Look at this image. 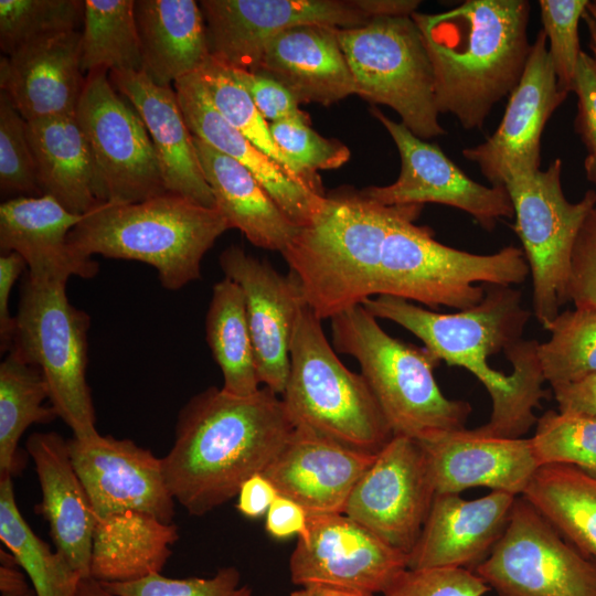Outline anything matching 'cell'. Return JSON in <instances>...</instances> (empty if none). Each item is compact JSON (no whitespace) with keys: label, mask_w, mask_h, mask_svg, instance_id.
<instances>
[{"label":"cell","mask_w":596,"mask_h":596,"mask_svg":"<svg viewBox=\"0 0 596 596\" xmlns=\"http://www.w3.org/2000/svg\"><path fill=\"white\" fill-rule=\"evenodd\" d=\"M84 215L68 211L49 194L11 198L0 205L1 253H18L26 274L35 279L93 278L98 264L67 241Z\"/></svg>","instance_id":"25"},{"label":"cell","mask_w":596,"mask_h":596,"mask_svg":"<svg viewBox=\"0 0 596 596\" xmlns=\"http://www.w3.org/2000/svg\"><path fill=\"white\" fill-rule=\"evenodd\" d=\"M558 412L596 417V374L552 387Z\"/></svg>","instance_id":"54"},{"label":"cell","mask_w":596,"mask_h":596,"mask_svg":"<svg viewBox=\"0 0 596 596\" xmlns=\"http://www.w3.org/2000/svg\"><path fill=\"white\" fill-rule=\"evenodd\" d=\"M231 225L217 207L166 192L127 204L100 203L68 235L83 255L150 265L161 286L178 290L201 278L206 252Z\"/></svg>","instance_id":"4"},{"label":"cell","mask_w":596,"mask_h":596,"mask_svg":"<svg viewBox=\"0 0 596 596\" xmlns=\"http://www.w3.org/2000/svg\"><path fill=\"white\" fill-rule=\"evenodd\" d=\"M596 38L590 35L593 56L582 51L572 92L577 96V114L574 129L584 143L588 156H596Z\"/></svg>","instance_id":"50"},{"label":"cell","mask_w":596,"mask_h":596,"mask_svg":"<svg viewBox=\"0 0 596 596\" xmlns=\"http://www.w3.org/2000/svg\"><path fill=\"white\" fill-rule=\"evenodd\" d=\"M86 74L75 116L86 137L102 203L127 204L167 192L148 130L135 107L109 81Z\"/></svg>","instance_id":"12"},{"label":"cell","mask_w":596,"mask_h":596,"mask_svg":"<svg viewBox=\"0 0 596 596\" xmlns=\"http://www.w3.org/2000/svg\"><path fill=\"white\" fill-rule=\"evenodd\" d=\"M49 389L42 372L13 351L0 364V478L13 477L18 443L33 424H47L57 416L45 406Z\"/></svg>","instance_id":"37"},{"label":"cell","mask_w":596,"mask_h":596,"mask_svg":"<svg viewBox=\"0 0 596 596\" xmlns=\"http://www.w3.org/2000/svg\"><path fill=\"white\" fill-rule=\"evenodd\" d=\"M225 277L242 289L260 384L283 395L290 370V344L307 305L298 280L267 260L232 245L220 255Z\"/></svg>","instance_id":"20"},{"label":"cell","mask_w":596,"mask_h":596,"mask_svg":"<svg viewBox=\"0 0 596 596\" xmlns=\"http://www.w3.org/2000/svg\"><path fill=\"white\" fill-rule=\"evenodd\" d=\"M42 492L38 511L56 546L81 574L91 577L95 514L77 476L67 440L54 432L34 433L26 440Z\"/></svg>","instance_id":"29"},{"label":"cell","mask_w":596,"mask_h":596,"mask_svg":"<svg viewBox=\"0 0 596 596\" xmlns=\"http://www.w3.org/2000/svg\"><path fill=\"white\" fill-rule=\"evenodd\" d=\"M215 206L255 246L283 253L300 231L258 180L241 163L193 136Z\"/></svg>","instance_id":"30"},{"label":"cell","mask_w":596,"mask_h":596,"mask_svg":"<svg viewBox=\"0 0 596 596\" xmlns=\"http://www.w3.org/2000/svg\"><path fill=\"white\" fill-rule=\"evenodd\" d=\"M306 305L290 344V370L283 401L295 427L343 446L377 454L393 432L362 374L339 360Z\"/></svg>","instance_id":"8"},{"label":"cell","mask_w":596,"mask_h":596,"mask_svg":"<svg viewBox=\"0 0 596 596\" xmlns=\"http://www.w3.org/2000/svg\"><path fill=\"white\" fill-rule=\"evenodd\" d=\"M338 36L356 95L394 109L423 140L446 134L438 120L432 64L412 15L375 18L339 29Z\"/></svg>","instance_id":"10"},{"label":"cell","mask_w":596,"mask_h":596,"mask_svg":"<svg viewBox=\"0 0 596 596\" xmlns=\"http://www.w3.org/2000/svg\"><path fill=\"white\" fill-rule=\"evenodd\" d=\"M587 28L596 36V1H589L583 15Z\"/></svg>","instance_id":"58"},{"label":"cell","mask_w":596,"mask_h":596,"mask_svg":"<svg viewBox=\"0 0 596 596\" xmlns=\"http://www.w3.org/2000/svg\"><path fill=\"white\" fill-rule=\"evenodd\" d=\"M29 587L25 575L20 571L15 557L10 552L0 551V593L1 596H24Z\"/></svg>","instance_id":"55"},{"label":"cell","mask_w":596,"mask_h":596,"mask_svg":"<svg viewBox=\"0 0 596 596\" xmlns=\"http://www.w3.org/2000/svg\"><path fill=\"white\" fill-rule=\"evenodd\" d=\"M560 91L544 31H538L522 77L509 95L496 131L462 150L490 185L504 187L517 175L540 170L541 137L553 113L566 99Z\"/></svg>","instance_id":"18"},{"label":"cell","mask_w":596,"mask_h":596,"mask_svg":"<svg viewBox=\"0 0 596 596\" xmlns=\"http://www.w3.org/2000/svg\"><path fill=\"white\" fill-rule=\"evenodd\" d=\"M206 342L223 374L224 392L249 396L260 387L241 287L224 277L213 286L205 319Z\"/></svg>","instance_id":"35"},{"label":"cell","mask_w":596,"mask_h":596,"mask_svg":"<svg viewBox=\"0 0 596 596\" xmlns=\"http://www.w3.org/2000/svg\"><path fill=\"white\" fill-rule=\"evenodd\" d=\"M220 115L299 184L318 194L277 147L270 125L232 68L210 55L196 72ZM320 195V194H318ZM322 196V195H321Z\"/></svg>","instance_id":"39"},{"label":"cell","mask_w":596,"mask_h":596,"mask_svg":"<svg viewBox=\"0 0 596 596\" xmlns=\"http://www.w3.org/2000/svg\"><path fill=\"white\" fill-rule=\"evenodd\" d=\"M83 24V73L142 72L135 0H84Z\"/></svg>","instance_id":"38"},{"label":"cell","mask_w":596,"mask_h":596,"mask_svg":"<svg viewBox=\"0 0 596 596\" xmlns=\"http://www.w3.org/2000/svg\"><path fill=\"white\" fill-rule=\"evenodd\" d=\"M490 590L473 571L459 567L405 570L383 596H482Z\"/></svg>","instance_id":"47"},{"label":"cell","mask_w":596,"mask_h":596,"mask_svg":"<svg viewBox=\"0 0 596 596\" xmlns=\"http://www.w3.org/2000/svg\"><path fill=\"white\" fill-rule=\"evenodd\" d=\"M531 3L467 0L440 13L415 12L432 64L439 114L466 130L481 129L493 106L511 94L524 72Z\"/></svg>","instance_id":"3"},{"label":"cell","mask_w":596,"mask_h":596,"mask_svg":"<svg viewBox=\"0 0 596 596\" xmlns=\"http://www.w3.org/2000/svg\"><path fill=\"white\" fill-rule=\"evenodd\" d=\"M473 572L499 596H596V560L565 540L522 496L504 533Z\"/></svg>","instance_id":"13"},{"label":"cell","mask_w":596,"mask_h":596,"mask_svg":"<svg viewBox=\"0 0 596 596\" xmlns=\"http://www.w3.org/2000/svg\"><path fill=\"white\" fill-rule=\"evenodd\" d=\"M0 190L2 195H42L28 121L4 92L0 93Z\"/></svg>","instance_id":"44"},{"label":"cell","mask_w":596,"mask_h":596,"mask_svg":"<svg viewBox=\"0 0 596 596\" xmlns=\"http://www.w3.org/2000/svg\"><path fill=\"white\" fill-rule=\"evenodd\" d=\"M524 497L587 557L596 560V477L564 464L540 466Z\"/></svg>","instance_id":"34"},{"label":"cell","mask_w":596,"mask_h":596,"mask_svg":"<svg viewBox=\"0 0 596 596\" xmlns=\"http://www.w3.org/2000/svg\"><path fill=\"white\" fill-rule=\"evenodd\" d=\"M24 596H36L35 595V592L33 590V588L28 593L25 594Z\"/></svg>","instance_id":"60"},{"label":"cell","mask_w":596,"mask_h":596,"mask_svg":"<svg viewBox=\"0 0 596 596\" xmlns=\"http://www.w3.org/2000/svg\"><path fill=\"white\" fill-rule=\"evenodd\" d=\"M517 497L491 491L466 500L435 496L421 534L408 554L409 570L459 567L473 571L491 553L509 523Z\"/></svg>","instance_id":"22"},{"label":"cell","mask_w":596,"mask_h":596,"mask_svg":"<svg viewBox=\"0 0 596 596\" xmlns=\"http://www.w3.org/2000/svg\"><path fill=\"white\" fill-rule=\"evenodd\" d=\"M375 318L405 328L440 362L472 373L488 391L492 409L479 433L522 438L546 396L539 341L523 339L531 312L513 286L485 285L482 300L454 313H438L406 299L381 295L362 302Z\"/></svg>","instance_id":"1"},{"label":"cell","mask_w":596,"mask_h":596,"mask_svg":"<svg viewBox=\"0 0 596 596\" xmlns=\"http://www.w3.org/2000/svg\"><path fill=\"white\" fill-rule=\"evenodd\" d=\"M109 81L141 117L159 161L167 192L216 207L202 172L177 92L143 72H109Z\"/></svg>","instance_id":"26"},{"label":"cell","mask_w":596,"mask_h":596,"mask_svg":"<svg viewBox=\"0 0 596 596\" xmlns=\"http://www.w3.org/2000/svg\"><path fill=\"white\" fill-rule=\"evenodd\" d=\"M0 539L29 576L36 596H76L83 577L29 526L17 505L12 477L0 478Z\"/></svg>","instance_id":"36"},{"label":"cell","mask_w":596,"mask_h":596,"mask_svg":"<svg viewBox=\"0 0 596 596\" xmlns=\"http://www.w3.org/2000/svg\"><path fill=\"white\" fill-rule=\"evenodd\" d=\"M82 33L43 38L0 58V88L26 120L74 114L86 75Z\"/></svg>","instance_id":"24"},{"label":"cell","mask_w":596,"mask_h":596,"mask_svg":"<svg viewBox=\"0 0 596 596\" xmlns=\"http://www.w3.org/2000/svg\"><path fill=\"white\" fill-rule=\"evenodd\" d=\"M142 72L159 86L199 71L210 56L204 15L194 0H135Z\"/></svg>","instance_id":"31"},{"label":"cell","mask_w":596,"mask_h":596,"mask_svg":"<svg viewBox=\"0 0 596 596\" xmlns=\"http://www.w3.org/2000/svg\"><path fill=\"white\" fill-rule=\"evenodd\" d=\"M28 136L42 194L81 215L102 203L94 160L75 113L30 120Z\"/></svg>","instance_id":"33"},{"label":"cell","mask_w":596,"mask_h":596,"mask_svg":"<svg viewBox=\"0 0 596 596\" xmlns=\"http://www.w3.org/2000/svg\"><path fill=\"white\" fill-rule=\"evenodd\" d=\"M191 134L244 166L298 226L310 224L323 206L321 196L296 182L288 172L232 127L212 104L198 75L173 84Z\"/></svg>","instance_id":"27"},{"label":"cell","mask_w":596,"mask_h":596,"mask_svg":"<svg viewBox=\"0 0 596 596\" xmlns=\"http://www.w3.org/2000/svg\"><path fill=\"white\" fill-rule=\"evenodd\" d=\"M210 55L256 72L267 42L292 26L359 28L373 20L361 0H202Z\"/></svg>","instance_id":"17"},{"label":"cell","mask_w":596,"mask_h":596,"mask_svg":"<svg viewBox=\"0 0 596 596\" xmlns=\"http://www.w3.org/2000/svg\"><path fill=\"white\" fill-rule=\"evenodd\" d=\"M408 565L393 547L344 513L310 514L289 558L291 582L383 594Z\"/></svg>","instance_id":"14"},{"label":"cell","mask_w":596,"mask_h":596,"mask_svg":"<svg viewBox=\"0 0 596 596\" xmlns=\"http://www.w3.org/2000/svg\"><path fill=\"white\" fill-rule=\"evenodd\" d=\"M289 596H374L372 593L326 585L301 586Z\"/></svg>","instance_id":"56"},{"label":"cell","mask_w":596,"mask_h":596,"mask_svg":"<svg viewBox=\"0 0 596 596\" xmlns=\"http://www.w3.org/2000/svg\"><path fill=\"white\" fill-rule=\"evenodd\" d=\"M587 179L596 185V156H587L584 161Z\"/></svg>","instance_id":"59"},{"label":"cell","mask_w":596,"mask_h":596,"mask_svg":"<svg viewBox=\"0 0 596 596\" xmlns=\"http://www.w3.org/2000/svg\"><path fill=\"white\" fill-rule=\"evenodd\" d=\"M588 0H540L541 21L561 92L568 95L582 53L578 23Z\"/></svg>","instance_id":"45"},{"label":"cell","mask_w":596,"mask_h":596,"mask_svg":"<svg viewBox=\"0 0 596 596\" xmlns=\"http://www.w3.org/2000/svg\"><path fill=\"white\" fill-rule=\"evenodd\" d=\"M422 204H405L384 238L373 280V296H394L433 309L464 310L478 305L485 285L514 286L530 274L522 248L508 245L473 254L441 244L427 226L414 222Z\"/></svg>","instance_id":"7"},{"label":"cell","mask_w":596,"mask_h":596,"mask_svg":"<svg viewBox=\"0 0 596 596\" xmlns=\"http://www.w3.org/2000/svg\"><path fill=\"white\" fill-rule=\"evenodd\" d=\"M118 596H252L234 566L220 568L212 577L170 578L161 573L127 583H102Z\"/></svg>","instance_id":"46"},{"label":"cell","mask_w":596,"mask_h":596,"mask_svg":"<svg viewBox=\"0 0 596 596\" xmlns=\"http://www.w3.org/2000/svg\"><path fill=\"white\" fill-rule=\"evenodd\" d=\"M309 514L294 500L279 494L265 514V530L275 539L301 535L308 523Z\"/></svg>","instance_id":"52"},{"label":"cell","mask_w":596,"mask_h":596,"mask_svg":"<svg viewBox=\"0 0 596 596\" xmlns=\"http://www.w3.org/2000/svg\"><path fill=\"white\" fill-rule=\"evenodd\" d=\"M269 125L272 136L280 151L310 187L318 194L326 196L316 171L340 168L350 159V149L337 139L322 137L309 126V121L300 118H289Z\"/></svg>","instance_id":"43"},{"label":"cell","mask_w":596,"mask_h":596,"mask_svg":"<svg viewBox=\"0 0 596 596\" xmlns=\"http://www.w3.org/2000/svg\"><path fill=\"white\" fill-rule=\"evenodd\" d=\"M26 268L24 259L15 252L1 253L0 256V350L9 352L15 332V317L9 310L11 290Z\"/></svg>","instance_id":"51"},{"label":"cell","mask_w":596,"mask_h":596,"mask_svg":"<svg viewBox=\"0 0 596 596\" xmlns=\"http://www.w3.org/2000/svg\"><path fill=\"white\" fill-rule=\"evenodd\" d=\"M418 443L436 494H459L466 489L485 487L522 496L539 468L530 438L489 436L465 427Z\"/></svg>","instance_id":"21"},{"label":"cell","mask_w":596,"mask_h":596,"mask_svg":"<svg viewBox=\"0 0 596 596\" xmlns=\"http://www.w3.org/2000/svg\"><path fill=\"white\" fill-rule=\"evenodd\" d=\"M375 457L295 427L263 473L279 494L300 504L309 515L343 513L350 493Z\"/></svg>","instance_id":"23"},{"label":"cell","mask_w":596,"mask_h":596,"mask_svg":"<svg viewBox=\"0 0 596 596\" xmlns=\"http://www.w3.org/2000/svg\"><path fill=\"white\" fill-rule=\"evenodd\" d=\"M562 160L547 169L511 178L504 188L533 285V312L547 330L568 302L567 286L572 253L578 233L596 206V191L588 190L578 202H570L561 183Z\"/></svg>","instance_id":"11"},{"label":"cell","mask_w":596,"mask_h":596,"mask_svg":"<svg viewBox=\"0 0 596 596\" xmlns=\"http://www.w3.org/2000/svg\"><path fill=\"white\" fill-rule=\"evenodd\" d=\"M530 439L539 467L572 465L596 477V417L550 409Z\"/></svg>","instance_id":"42"},{"label":"cell","mask_w":596,"mask_h":596,"mask_svg":"<svg viewBox=\"0 0 596 596\" xmlns=\"http://www.w3.org/2000/svg\"><path fill=\"white\" fill-rule=\"evenodd\" d=\"M67 444L95 518L138 511L173 523L175 501L166 483L162 458L130 439L98 433L72 437Z\"/></svg>","instance_id":"19"},{"label":"cell","mask_w":596,"mask_h":596,"mask_svg":"<svg viewBox=\"0 0 596 596\" xmlns=\"http://www.w3.org/2000/svg\"><path fill=\"white\" fill-rule=\"evenodd\" d=\"M404 205H383L361 192L326 196L281 253L318 318L331 319L373 297L384 238Z\"/></svg>","instance_id":"5"},{"label":"cell","mask_w":596,"mask_h":596,"mask_svg":"<svg viewBox=\"0 0 596 596\" xmlns=\"http://www.w3.org/2000/svg\"><path fill=\"white\" fill-rule=\"evenodd\" d=\"M363 305L331 320L334 350L353 356L394 436L424 440L465 428L471 405L450 400L434 375L440 361L425 347L391 337Z\"/></svg>","instance_id":"6"},{"label":"cell","mask_w":596,"mask_h":596,"mask_svg":"<svg viewBox=\"0 0 596 596\" xmlns=\"http://www.w3.org/2000/svg\"><path fill=\"white\" fill-rule=\"evenodd\" d=\"M372 114L396 145L401 172L395 182L366 188L360 191L362 195L383 205H448L468 213L487 231H492L501 219L514 217L504 187H488L470 179L437 145L418 138L377 109Z\"/></svg>","instance_id":"16"},{"label":"cell","mask_w":596,"mask_h":596,"mask_svg":"<svg viewBox=\"0 0 596 596\" xmlns=\"http://www.w3.org/2000/svg\"><path fill=\"white\" fill-rule=\"evenodd\" d=\"M84 1L0 0V47L6 55L36 40L75 31Z\"/></svg>","instance_id":"41"},{"label":"cell","mask_w":596,"mask_h":596,"mask_svg":"<svg viewBox=\"0 0 596 596\" xmlns=\"http://www.w3.org/2000/svg\"><path fill=\"white\" fill-rule=\"evenodd\" d=\"M179 539L178 526L138 511L96 518L91 577L127 583L161 573Z\"/></svg>","instance_id":"32"},{"label":"cell","mask_w":596,"mask_h":596,"mask_svg":"<svg viewBox=\"0 0 596 596\" xmlns=\"http://www.w3.org/2000/svg\"><path fill=\"white\" fill-rule=\"evenodd\" d=\"M76 596H118V595L106 589L100 582L92 577H87L81 581Z\"/></svg>","instance_id":"57"},{"label":"cell","mask_w":596,"mask_h":596,"mask_svg":"<svg viewBox=\"0 0 596 596\" xmlns=\"http://www.w3.org/2000/svg\"><path fill=\"white\" fill-rule=\"evenodd\" d=\"M294 429L283 398L270 389L235 396L211 386L179 413L174 443L162 458L167 487L188 513L203 515L263 473Z\"/></svg>","instance_id":"2"},{"label":"cell","mask_w":596,"mask_h":596,"mask_svg":"<svg viewBox=\"0 0 596 596\" xmlns=\"http://www.w3.org/2000/svg\"><path fill=\"white\" fill-rule=\"evenodd\" d=\"M435 496L421 444L393 436L354 486L343 513L409 554Z\"/></svg>","instance_id":"15"},{"label":"cell","mask_w":596,"mask_h":596,"mask_svg":"<svg viewBox=\"0 0 596 596\" xmlns=\"http://www.w3.org/2000/svg\"><path fill=\"white\" fill-rule=\"evenodd\" d=\"M278 496L274 483L264 473H256L241 486L236 509L248 519H257L266 514Z\"/></svg>","instance_id":"53"},{"label":"cell","mask_w":596,"mask_h":596,"mask_svg":"<svg viewBox=\"0 0 596 596\" xmlns=\"http://www.w3.org/2000/svg\"><path fill=\"white\" fill-rule=\"evenodd\" d=\"M567 298L574 306L596 309V206L583 223L573 248Z\"/></svg>","instance_id":"48"},{"label":"cell","mask_w":596,"mask_h":596,"mask_svg":"<svg viewBox=\"0 0 596 596\" xmlns=\"http://www.w3.org/2000/svg\"><path fill=\"white\" fill-rule=\"evenodd\" d=\"M66 284L25 273L10 351L42 372L51 406L84 439L98 433L86 380L91 318L70 302Z\"/></svg>","instance_id":"9"},{"label":"cell","mask_w":596,"mask_h":596,"mask_svg":"<svg viewBox=\"0 0 596 596\" xmlns=\"http://www.w3.org/2000/svg\"><path fill=\"white\" fill-rule=\"evenodd\" d=\"M338 28L302 24L273 36L256 72L280 82L299 104L332 105L355 94Z\"/></svg>","instance_id":"28"},{"label":"cell","mask_w":596,"mask_h":596,"mask_svg":"<svg viewBox=\"0 0 596 596\" xmlns=\"http://www.w3.org/2000/svg\"><path fill=\"white\" fill-rule=\"evenodd\" d=\"M232 71L269 124L289 118H300L310 123L308 114L299 108V103L294 95L274 77L262 72L237 68H232Z\"/></svg>","instance_id":"49"},{"label":"cell","mask_w":596,"mask_h":596,"mask_svg":"<svg viewBox=\"0 0 596 596\" xmlns=\"http://www.w3.org/2000/svg\"><path fill=\"white\" fill-rule=\"evenodd\" d=\"M539 343L538 358L551 387L574 383L596 374V309L575 306L560 312Z\"/></svg>","instance_id":"40"}]
</instances>
